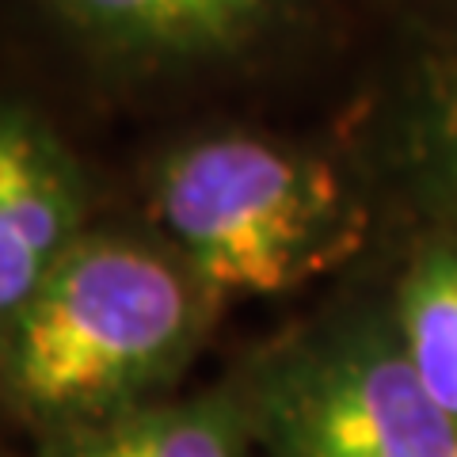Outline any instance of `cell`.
I'll return each mask as SVG.
<instances>
[{
  "label": "cell",
  "mask_w": 457,
  "mask_h": 457,
  "mask_svg": "<svg viewBox=\"0 0 457 457\" xmlns=\"http://www.w3.org/2000/svg\"><path fill=\"white\" fill-rule=\"evenodd\" d=\"M88 233L77 156L35 111L0 104V336Z\"/></svg>",
  "instance_id": "277c9868"
},
{
  "label": "cell",
  "mask_w": 457,
  "mask_h": 457,
  "mask_svg": "<svg viewBox=\"0 0 457 457\" xmlns=\"http://www.w3.org/2000/svg\"><path fill=\"white\" fill-rule=\"evenodd\" d=\"M164 245L218 297L282 294L354 245L351 206L317 161L248 134L171 149L149 179Z\"/></svg>",
  "instance_id": "7a4b0ae2"
},
{
  "label": "cell",
  "mask_w": 457,
  "mask_h": 457,
  "mask_svg": "<svg viewBox=\"0 0 457 457\" xmlns=\"http://www.w3.org/2000/svg\"><path fill=\"white\" fill-rule=\"evenodd\" d=\"M80 38L130 62L210 57L248 42L278 0H54Z\"/></svg>",
  "instance_id": "5b68a950"
},
{
  "label": "cell",
  "mask_w": 457,
  "mask_h": 457,
  "mask_svg": "<svg viewBox=\"0 0 457 457\" xmlns=\"http://www.w3.org/2000/svg\"><path fill=\"white\" fill-rule=\"evenodd\" d=\"M393 332L423 389L457 423V248H431L408 267Z\"/></svg>",
  "instance_id": "52a82bcc"
},
{
  "label": "cell",
  "mask_w": 457,
  "mask_h": 457,
  "mask_svg": "<svg viewBox=\"0 0 457 457\" xmlns=\"http://www.w3.org/2000/svg\"><path fill=\"white\" fill-rule=\"evenodd\" d=\"M248 431L245 396H161L107 420L46 431L42 457H245Z\"/></svg>",
  "instance_id": "8992f818"
},
{
  "label": "cell",
  "mask_w": 457,
  "mask_h": 457,
  "mask_svg": "<svg viewBox=\"0 0 457 457\" xmlns=\"http://www.w3.org/2000/svg\"><path fill=\"white\" fill-rule=\"evenodd\" d=\"M213 302L164 240L88 228L0 336V396L38 435L161 400Z\"/></svg>",
  "instance_id": "6da1fadb"
},
{
  "label": "cell",
  "mask_w": 457,
  "mask_h": 457,
  "mask_svg": "<svg viewBox=\"0 0 457 457\" xmlns=\"http://www.w3.org/2000/svg\"><path fill=\"white\" fill-rule=\"evenodd\" d=\"M248 416L270 457H457V423L393 324L332 328L286 351L255 381Z\"/></svg>",
  "instance_id": "3957f363"
}]
</instances>
